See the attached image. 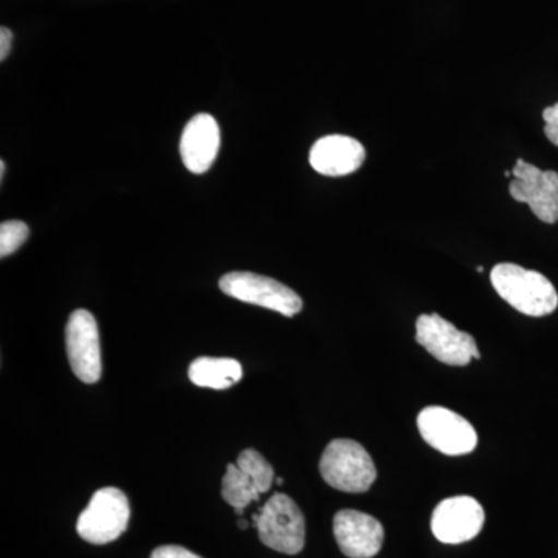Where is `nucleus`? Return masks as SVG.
<instances>
[{
  "instance_id": "obj_8",
  "label": "nucleus",
  "mask_w": 558,
  "mask_h": 558,
  "mask_svg": "<svg viewBox=\"0 0 558 558\" xmlns=\"http://www.w3.org/2000/svg\"><path fill=\"white\" fill-rule=\"evenodd\" d=\"M512 175L509 186L512 199L527 204L542 222H558V172L543 171L519 159Z\"/></svg>"
},
{
  "instance_id": "obj_9",
  "label": "nucleus",
  "mask_w": 558,
  "mask_h": 558,
  "mask_svg": "<svg viewBox=\"0 0 558 558\" xmlns=\"http://www.w3.org/2000/svg\"><path fill=\"white\" fill-rule=\"evenodd\" d=\"M68 357L73 373L84 384H97L101 377V347L97 319L89 311L78 310L70 315L65 328Z\"/></svg>"
},
{
  "instance_id": "obj_4",
  "label": "nucleus",
  "mask_w": 558,
  "mask_h": 558,
  "mask_svg": "<svg viewBox=\"0 0 558 558\" xmlns=\"http://www.w3.org/2000/svg\"><path fill=\"white\" fill-rule=\"evenodd\" d=\"M219 288L231 299L295 317L303 310V300L288 286L252 271H230L219 281Z\"/></svg>"
},
{
  "instance_id": "obj_10",
  "label": "nucleus",
  "mask_w": 558,
  "mask_h": 558,
  "mask_svg": "<svg viewBox=\"0 0 558 558\" xmlns=\"http://www.w3.org/2000/svg\"><path fill=\"white\" fill-rule=\"evenodd\" d=\"M483 506L472 497H451L439 502L432 517V531L446 545L470 542L483 531Z\"/></svg>"
},
{
  "instance_id": "obj_21",
  "label": "nucleus",
  "mask_w": 558,
  "mask_h": 558,
  "mask_svg": "<svg viewBox=\"0 0 558 558\" xmlns=\"http://www.w3.org/2000/svg\"><path fill=\"white\" fill-rule=\"evenodd\" d=\"M3 175H5V161H0V178L3 179Z\"/></svg>"
},
{
  "instance_id": "obj_24",
  "label": "nucleus",
  "mask_w": 558,
  "mask_h": 558,
  "mask_svg": "<svg viewBox=\"0 0 558 558\" xmlns=\"http://www.w3.org/2000/svg\"><path fill=\"white\" fill-rule=\"evenodd\" d=\"M476 270H478L481 274V271H484V267H476Z\"/></svg>"
},
{
  "instance_id": "obj_7",
  "label": "nucleus",
  "mask_w": 558,
  "mask_h": 558,
  "mask_svg": "<svg viewBox=\"0 0 558 558\" xmlns=\"http://www.w3.org/2000/svg\"><path fill=\"white\" fill-rule=\"evenodd\" d=\"M416 341L440 363L465 366L481 359L476 341L468 332L454 328L438 314L421 315L416 322Z\"/></svg>"
},
{
  "instance_id": "obj_11",
  "label": "nucleus",
  "mask_w": 558,
  "mask_h": 558,
  "mask_svg": "<svg viewBox=\"0 0 558 558\" xmlns=\"http://www.w3.org/2000/svg\"><path fill=\"white\" fill-rule=\"evenodd\" d=\"M333 535L344 556L373 558L380 553L385 532L380 521L368 513L344 509L333 517Z\"/></svg>"
},
{
  "instance_id": "obj_5",
  "label": "nucleus",
  "mask_w": 558,
  "mask_h": 558,
  "mask_svg": "<svg viewBox=\"0 0 558 558\" xmlns=\"http://www.w3.org/2000/svg\"><path fill=\"white\" fill-rule=\"evenodd\" d=\"M131 519L130 501L117 487L95 492L89 506L81 512L76 531L92 545H108L121 537Z\"/></svg>"
},
{
  "instance_id": "obj_20",
  "label": "nucleus",
  "mask_w": 558,
  "mask_h": 558,
  "mask_svg": "<svg viewBox=\"0 0 558 558\" xmlns=\"http://www.w3.org/2000/svg\"><path fill=\"white\" fill-rule=\"evenodd\" d=\"M11 44H13V33L10 28H0V60L5 61L11 50Z\"/></svg>"
},
{
  "instance_id": "obj_13",
  "label": "nucleus",
  "mask_w": 558,
  "mask_h": 558,
  "mask_svg": "<svg viewBox=\"0 0 558 558\" xmlns=\"http://www.w3.org/2000/svg\"><path fill=\"white\" fill-rule=\"evenodd\" d=\"M220 130L218 121L208 113H199L189 121L180 140V156L186 170L204 174L219 154Z\"/></svg>"
},
{
  "instance_id": "obj_3",
  "label": "nucleus",
  "mask_w": 558,
  "mask_h": 558,
  "mask_svg": "<svg viewBox=\"0 0 558 558\" xmlns=\"http://www.w3.org/2000/svg\"><path fill=\"white\" fill-rule=\"evenodd\" d=\"M260 542L277 553L295 556L306 543V520L292 498L275 494L259 513H253Z\"/></svg>"
},
{
  "instance_id": "obj_17",
  "label": "nucleus",
  "mask_w": 558,
  "mask_h": 558,
  "mask_svg": "<svg viewBox=\"0 0 558 558\" xmlns=\"http://www.w3.org/2000/svg\"><path fill=\"white\" fill-rule=\"evenodd\" d=\"M31 229L22 220H9L0 226V256L13 255L28 240Z\"/></svg>"
},
{
  "instance_id": "obj_18",
  "label": "nucleus",
  "mask_w": 558,
  "mask_h": 558,
  "mask_svg": "<svg viewBox=\"0 0 558 558\" xmlns=\"http://www.w3.org/2000/svg\"><path fill=\"white\" fill-rule=\"evenodd\" d=\"M543 120H545L546 137L558 148V102L543 110Z\"/></svg>"
},
{
  "instance_id": "obj_14",
  "label": "nucleus",
  "mask_w": 558,
  "mask_h": 558,
  "mask_svg": "<svg viewBox=\"0 0 558 558\" xmlns=\"http://www.w3.org/2000/svg\"><path fill=\"white\" fill-rule=\"evenodd\" d=\"M244 376L242 365L234 359L199 357L190 365L189 377L196 387L227 389Z\"/></svg>"
},
{
  "instance_id": "obj_12",
  "label": "nucleus",
  "mask_w": 558,
  "mask_h": 558,
  "mask_svg": "<svg viewBox=\"0 0 558 558\" xmlns=\"http://www.w3.org/2000/svg\"><path fill=\"white\" fill-rule=\"evenodd\" d=\"M365 159L366 150L359 140L339 134L317 140L310 154L311 167L329 178L352 174L360 170Z\"/></svg>"
},
{
  "instance_id": "obj_16",
  "label": "nucleus",
  "mask_w": 558,
  "mask_h": 558,
  "mask_svg": "<svg viewBox=\"0 0 558 558\" xmlns=\"http://www.w3.org/2000/svg\"><path fill=\"white\" fill-rule=\"evenodd\" d=\"M238 468L255 476L256 483L263 494L270 490L271 484L275 481L274 468L269 464L266 458L259 451L247 449L242 451L236 461Z\"/></svg>"
},
{
  "instance_id": "obj_6",
  "label": "nucleus",
  "mask_w": 558,
  "mask_h": 558,
  "mask_svg": "<svg viewBox=\"0 0 558 558\" xmlns=\"http://www.w3.org/2000/svg\"><path fill=\"white\" fill-rule=\"evenodd\" d=\"M417 428L429 447L447 457L472 453L478 444V435L468 418L444 407L422 410L417 416Z\"/></svg>"
},
{
  "instance_id": "obj_22",
  "label": "nucleus",
  "mask_w": 558,
  "mask_h": 558,
  "mask_svg": "<svg viewBox=\"0 0 558 558\" xmlns=\"http://www.w3.org/2000/svg\"><path fill=\"white\" fill-rule=\"evenodd\" d=\"M238 526H240V529H248V521L240 520L238 521Z\"/></svg>"
},
{
  "instance_id": "obj_19",
  "label": "nucleus",
  "mask_w": 558,
  "mask_h": 558,
  "mask_svg": "<svg viewBox=\"0 0 558 558\" xmlns=\"http://www.w3.org/2000/svg\"><path fill=\"white\" fill-rule=\"evenodd\" d=\"M150 558H202L197 554L191 553V550L182 548V546H160V548L154 549L150 554Z\"/></svg>"
},
{
  "instance_id": "obj_23",
  "label": "nucleus",
  "mask_w": 558,
  "mask_h": 558,
  "mask_svg": "<svg viewBox=\"0 0 558 558\" xmlns=\"http://www.w3.org/2000/svg\"><path fill=\"white\" fill-rule=\"evenodd\" d=\"M275 481H277L278 486H281V484L284 483V480L282 478H277Z\"/></svg>"
},
{
  "instance_id": "obj_1",
  "label": "nucleus",
  "mask_w": 558,
  "mask_h": 558,
  "mask_svg": "<svg viewBox=\"0 0 558 558\" xmlns=\"http://www.w3.org/2000/svg\"><path fill=\"white\" fill-rule=\"evenodd\" d=\"M490 281L499 296L529 317H545L558 307V293L545 275L512 263L494 267Z\"/></svg>"
},
{
  "instance_id": "obj_2",
  "label": "nucleus",
  "mask_w": 558,
  "mask_h": 558,
  "mask_svg": "<svg viewBox=\"0 0 558 558\" xmlns=\"http://www.w3.org/2000/svg\"><path fill=\"white\" fill-rule=\"evenodd\" d=\"M319 473L330 487L348 494L368 492L377 478L373 458L362 444L351 439H336L328 444Z\"/></svg>"
},
{
  "instance_id": "obj_15",
  "label": "nucleus",
  "mask_w": 558,
  "mask_h": 558,
  "mask_svg": "<svg viewBox=\"0 0 558 558\" xmlns=\"http://www.w3.org/2000/svg\"><path fill=\"white\" fill-rule=\"evenodd\" d=\"M260 495L263 492L255 476L244 472L236 464L227 465V472L222 478V498L233 506L238 515L244 513L250 502L259 501Z\"/></svg>"
}]
</instances>
